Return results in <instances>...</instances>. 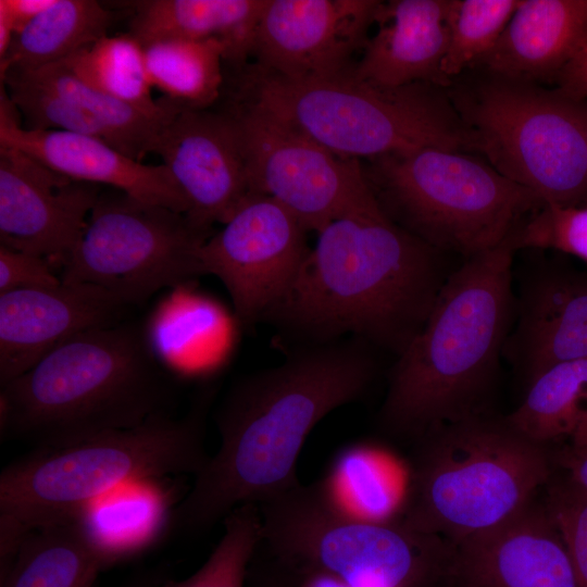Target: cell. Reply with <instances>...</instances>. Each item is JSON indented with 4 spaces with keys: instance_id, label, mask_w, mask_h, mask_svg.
Masks as SVG:
<instances>
[{
    "instance_id": "6da1fadb",
    "label": "cell",
    "mask_w": 587,
    "mask_h": 587,
    "mask_svg": "<svg viewBox=\"0 0 587 587\" xmlns=\"http://www.w3.org/2000/svg\"><path fill=\"white\" fill-rule=\"evenodd\" d=\"M367 345L312 344L234 382L214 415L218 449L174 508L171 529L205 533L237 507L299 486L297 461L314 426L363 398L377 376Z\"/></svg>"
},
{
    "instance_id": "7a4b0ae2",
    "label": "cell",
    "mask_w": 587,
    "mask_h": 587,
    "mask_svg": "<svg viewBox=\"0 0 587 587\" xmlns=\"http://www.w3.org/2000/svg\"><path fill=\"white\" fill-rule=\"evenodd\" d=\"M317 234L291 287L263 321L312 344L351 334L402 353L452 272L445 252L392 221L377 198Z\"/></svg>"
},
{
    "instance_id": "3957f363",
    "label": "cell",
    "mask_w": 587,
    "mask_h": 587,
    "mask_svg": "<svg viewBox=\"0 0 587 587\" xmlns=\"http://www.w3.org/2000/svg\"><path fill=\"white\" fill-rule=\"evenodd\" d=\"M515 252L510 234L450 273L389 373L378 412L386 436L412 444L445 424L494 413L500 358L514 317Z\"/></svg>"
},
{
    "instance_id": "277c9868",
    "label": "cell",
    "mask_w": 587,
    "mask_h": 587,
    "mask_svg": "<svg viewBox=\"0 0 587 587\" xmlns=\"http://www.w3.org/2000/svg\"><path fill=\"white\" fill-rule=\"evenodd\" d=\"M171 376L139 322L80 333L1 386L0 434L58 448L166 414Z\"/></svg>"
},
{
    "instance_id": "5b68a950",
    "label": "cell",
    "mask_w": 587,
    "mask_h": 587,
    "mask_svg": "<svg viewBox=\"0 0 587 587\" xmlns=\"http://www.w3.org/2000/svg\"><path fill=\"white\" fill-rule=\"evenodd\" d=\"M555 471L552 446L494 413L439 426L414 442L392 520L455 544L508 521Z\"/></svg>"
},
{
    "instance_id": "8992f818",
    "label": "cell",
    "mask_w": 587,
    "mask_h": 587,
    "mask_svg": "<svg viewBox=\"0 0 587 587\" xmlns=\"http://www.w3.org/2000/svg\"><path fill=\"white\" fill-rule=\"evenodd\" d=\"M211 395L183 417L168 413L139 426L58 448H37L0 474V557L12 559L35 527L77 516L124 485L199 473L210 459L204 420Z\"/></svg>"
},
{
    "instance_id": "52a82bcc",
    "label": "cell",
    "mask_w": 587,
    "mask_h": 587,
    "mask_svg": "<svg viewBox=\"0 0 587 587\" xmlns=\"http://www.w3.org/2000/svg\"><path fill=\"white\" fill-rule=\"evenodd\" d=\"M441 87H383L339 76L295 82L258 66L245 74L242 97L338 157L382 158L424 148L471 150L470 137Z\"/></svg>"
},
{
    "instance_id": "ba28073f",
    "label": "cell",
    "mask_w": 587,
    "mask_h": 587,
    "mask_svg": "<svg viewBox=\"0 0 587 587\" xmlns=\"http://www.w3.org/2000/svg\"><path fill=\"white\" fill-rule=\"evenodd\" d=\"M261 545L291 566L324 570L350 587H436L451 542L350 510L328 478L259 505Z\"/></svg>"
},
{
    "instance_id": "9c48e42d",
    "label": "cell",
    "mask_w": 587,
    "mask_h": 587,
    "mask_svg": "<svg viewBox=\"0 0 587 587\" xmlns=\"http://www.w3.org/2000/svg\"><path fill=\"white\" fill-rule=\"evenodd\" d=\"M450 99L471 150L501 175L545 204H587V100L494 75Z\"/></svg>"
},
{
    "instance_id": "30bf717a",
    "label": "cell",
    "mask_w": 587,
    "mask_h": 587,
    "mask_svg": "<svg viewBox=\"0 0 587 587\" xmlns=\"http://www.w3.org/2000/svg\"><path fill=\"white\" fill-rule=\"evenodd\" d=\"M379 159L385 202L399 225L442 251L470 259L498 246L545 203L488 162L424 148Z\"/></svg>"
},
{
    "instance_id": "8fae6325",
    "label": "cell",
    "mask_w": 587,
    "mask_h": 587,
    "mask_svg": "<svg viewBox=\"0 0 587 587\" xmlns=\"http://www.w3.org/2000/svg\"><path fill=\"white\" fill-rule=\"evenodd\" d=\"M212 234L184 213L111 189L100 192L60 278L97 286L134 308L201 276L197 253Z\"/></svg>"
},
{
    "instance_id": "7c38bea8",
    "label": "cell",
    "mask_w": 587,
    "mask_h": 587,
    "mask_svg": "<svg viewBox=\"0 0 587 587\" xmlns=\"http://www.w3.org/2000/svg\"><path fill=\"white\" fill-rule=\"evenodd\" d=\"M232 111L243 136L250 192L278 202L308 232L376 199L355 159L336 155L250 102Z\"/></svg>"
},
{
    "instance_id": "4fadbf2b",
    "label": "cell",
    "mask_w": 587,
    "mask_h": 587,
    "mask_svg": "<svg viewBox=\"0 0 587 587\" xmlns=\"http://www.w3.org/2000/svg\"><path fill=\"white\" fill-rule=\"evenodd\" d=\"M307 232L278 202L250 192L199 248L202 275L223 283L243 327L263 321L291 287L310 251Z\"/></svg>"
},
{
    "instance_id": "5bb4252c",
    "label": "cell",
    "mask_w": 587,
    "mask_h": 587,
    "mask_svg": "<svg viewBox=\"0 0 587 587\" xmlns=\"http://www.w3.org/2000/svg\"><path fill=\"white\" fill-rule=\"evenodd\" d=\"M382 4L377 0H267L253 42L255 66L295 82L349 73Z\"/></svg>"
},
{
    "instance_id": "9a60e30c",
    "label": "cell",
    "mask_w": 587,
    "mask_h": 587,
    "mask_svg": "<svg viewBox=\"0 0 587 587\" xmlns=\"http://www.w3.org/2000/svg\"><path fill=\"white\" fill-rule=\"evenodd\" d=\"M153 153L200 227L227 222L250 193L243 136L232 110L180 108L161 129Z\"/></svg>"
},
{
    "instance_id": "2e32d148",
    "label": "cell",
    "mask_w": 587,
    "mask_h": 587,
    "mask_svg": "<svg viewBox=\"0 0 587 587\" xmlns=\"http://www.w3.org/2000/svg\"><path fill=\"white\" fill-rule=\"evenodd\" d=\"M100 189L0 146V246L61 265L78 241Z\"/></svg>"
},
{
    "instance_id": "e0dca14e",
    "label": "cell",
    "mask_w": 587,
    "mask_h": 587,
    "mask_svg": "<svg viewBox=\"0 0 587 587\" xmlns=\"http://www.w3.org/2000/svg\"><path fill=\"white\" fill-rule=\"evenodd\" d=\"M447 587H579L544 500L488 530L452 544Z\"/></svg>"
},
{
    "instance_id": "ac0fdd59",
    "label": "cell",
    "mask_w": 587,
    "mask_h": 587,
    "mask_svg": "<svg viewBox=\"0 0 587 587\" xmlns=\"http://www.w3.org/2000/svg\"><path fill=\"white\" fill-rule=\"evenodd\" d=\"M502 357L526 385L554 364L587 358V273L553 260L534 265L515 295Z\"/></svg>"
},
{
    "instance_id": "d6986e66",
    "label": "cell",
    "mask_w": 587,
    "mask_h": 587,
    "mask_svg": "<svg viewBox=\"0 0 587 587\" xmlns=\"http://www.w3.org/2000/svg\"><path fill=\"white\" fill-rule=\"evenodd\" d=\"M133 307L97 286L61 284L0 295V383L21 376L72 337L123 322Z\"/></svg>"
},
{
    "instance_id": "ffe728a7",
    "label": "cell",
    "mask_w": 587,
    "mask_h": 587,
    "mask_svg": "<svg viewBox=\"0 0 587 587\" xmlns=\"http://www.w3.org/2000/svg\"><path fill=\"white\" fill-rule=\"evenodd\" d=\"M20 113L1 88L0 146L17 149L77 182L105 185L133 198L186 214L187 204L167 168L148 165L99 139L22 127Z\"/></svg>"
},
{
    "instance_id": "44dd1931",
    "label": "cell",
    "mask_w": 587,
    "mask_h": 587,
    "mask_svg": "<svg viewBox=\"0 0 587 587\" xmlns=\"http://www.w3.org/2000/svg\"><path fill=\"white\" fill-rule=\"evenodd\" d=\"M452 0H392L382 4L378 29L367 39L352 73L360 79L400 87L427 83L441 88L451 80L441 64L447 50Z\"/></svg>"
},
{
    "instance_id": "7402d4cb",
    "label": "cell",
    "mask_w": 587,
    "mask_h": 587,
    "mask_svg": "<svg viewBox=\"0 0 587 587\" xmlns=\"http://www.w3.org/2000/svg\"><path fill=\"white\" fill-rule=\"evenodd\" d=\"M586 40L587 0H521L479 65L507 79L555 83Z\"/></svg>"
},
{
    "instance_id": "603a6c76",
    "label": "cell",
    "mask_w": 587,
    "mask_h": 587,
    "mask_svg": "<svg viewBox=\"0 0 587 587\" xmlns=\"http://www.w3.org/2000/svg\"><path fill=\"white\" fill-rule=\"evenodd\" d=\"M267 0H141L126 2L129 34L142 46L179 38L216 40L225 63L239 68L252 55L259 21Z\"/></svg>"
},
{
    "instance_id": "cb8c5ba5",
    "label": "cell",
    "mask_w": 587,
    "mask_h": 587,
    "mask_svg": "<svg viewBox=\"0 0 587 587\" xmlns=\"http://www.w3.org/2000/svg\"><path fill=\"white\" fill-rule=\"evenodd\" d=\"M109 565L77 515L29 530L0 586L92 587Z\"/></svg>"
},
{
    "instance_id": "d4e9b609",
    "label": "cell",
    "mask_w": 587,
    "mask_h": 587,
    "mask_svg": "<svg viewBox=\"0 0 587 587\" xmlns=\"http://www.w3.org/2000/svg\"><path fill=\"white\" fill-rule=\"evenodd\" d=\"M161 479L134 482L95 500L78 514L109 564L133 557L170 527L172 497Z\"/></svg>"
},
{
    "instance_id": "484cf974",
    "label": "cell",
    "mask_w": 587,
    "mask_h": 587,
    "mask_svg": "<svg viewBox=\"0 0 587 587\" xmlns=\"http://www.w3.org/2000/svg\"><path fill=\"white\" fill-rule=\"evenodd\" d=\"M8 72L78 105L108 130L118 151L140 162L153 153L161 129L182 108L166 98L157 111L129 105L87 85L60 62Z\"/></svg>"
},
{
    "instance_id": "4316f807",
    "label": "cell",
    "mask_w": 587,
    "mask_h": 587,
    "mask_svg": "<svg viewBox=\"0 0 587 587\" xmlns=\"http://www.w3.org/2000/svg\"><path fill=\"white\" fill-rule=\"evenodd\" d=\"M112 13L96 0L55 2L15 35L0 74L54 64L107 36Z\"/></svg>"
},
{
    "instance_id": "83f0119b",
    "label": "cell",
    "mask_w": 587,
    "mask_h": 587,
    "mask_svg": "<svg viewBox=\"0 0 587 587\" xmlns=\"http://www.w3.org/2000/svg\"><path fill=\"white\" fill-rule=\"evenodd\" d=\"M517 430L547 446L569 439L587 422V358L554 364L528 384L519 407L505 415Z\"/></svg>"
},
{
    "instance_id": "f1b7e54d",
    "label": "cell",
    "mask_w": 587,
    "mask_h": 587,
    "mask_svg": "<svg viewBox=\"0 0 587 587\" xmlns=\"http://www.w3.org/2000/svg\"><path fill=\"white\" fill-rule=\"evenodd\" d=\"M149 80L186 109H208L221 96L226 59L216 40L170 38L142 46Z\"/></svg>"
},
{
    "instance_id": "f546056e",
    "label": "cell",
    "mask_w": 587,
    "mask_h": 587,
    "mask_svg": "<svg viewBox=\"0 0 587 587\" xmlns=\"http://www.w3.org/2000/svg\"><path fill=\"white\" fill-rule=\"evenodd\" d=\"M92 88L129 105L149 111L162 108L151 96L142 45L129 33L105 36L60 62Z\"/></svg>"
},
{
    "instance_id": "4dcf8cb0",
    "label": "cell",
    "mask_w": 587,
    "mask_h": 587,
    "mask_svg": "<svg viewBox=\"0 0 587 587\" xmlns=\"http://www.w3.org/2000/svg\"><path fill=\"white\" fill-rule=\"evenodd\" d=\"M521 0H452L441 71L448 79L492 50Z\"/></svg>"
},
{
    "instance_id": "1f68e13d",
    "label": "cell",
    "mask_w": 587,
    "mask_h": 587,
    "mask_svg": "<svg viewBox=\"0 0 587 587\" xmlns=\"http://www.w3.org/2000/svg\"><path fill=\"white\" fill-rule=\"evenodd\" d=\"M223 526L216 546L193 574L179 580L163 579L160 587H247L248 569L262 538L259 507H237Z\"/></svg>"
},
{
    "instance_id": "d6a6232c",
    "label": "cell",
    "mask_w": 587,
    "mask_h": 587,
    "mask_svg": "<svg viewBox=\"0 0 587 587\" xmlns=\"http://www.w3.org/2000/svg\"><path fill=\"white\" fill-rule=\"evenodd\" d=\"M511 238L516 251L552 249L587 262V204H545Z\"/></svg>"
},
{
    "instance_id": "836d02e7",
    "label": "cell",
    "mask_w": 587,
    "mask_h": 587,
    "mask_svg": "<svg viewBox=\"0 0 587 587\" xmlns=\"http://www.w3.org/2000/svg\"><path fill=\"white\" fill-rule=\"evenodd\" d=\"M544 503L567 549L579 587H587V491L555 470Z\"/></svg>"
},
{
    "instance_id": "e575fe53",
    "label": "cell",
    "mask_w": 587,
    "mask_h": 587,
    "mask_svg": "<svg viewBox=\"0 0 587 587\" xmlns=\"http://www.w3.org/2000/svg\"><path fill=\"white\" fill-rule=\"evenodd\" d=\"M364 449L365 447H352L351 450L342 453L355 467L354 471L338 459L335 469L355 475V486L340 491L349 492L348 498L355 502V507L361 511V516L376 521L392 520L397 513L401 495L397 494L392 480L380 461L372 452Z\"/></svg>"
},
{
    "instance_id": "d590c367",
    "label": "cell",
    "mask_w": 587,
    "mask_h": 587,
    "mask_svg": "<svg viewBox=\"0 0 587 587\" xmlns=\"http://www.w3.org/2000/svg\"><path fill=\"white\" fill-rule=\"evenodd\" d=\"M51 265L46 258L0 246V295L60 286L61 278Z\"/></svg>"
},
{
    "instance_id": "8d00e7d4",
    "label": "cell",
    "mask_w": 587,
    "mask_h": 587,
    "mask_svg": "<svg viewBox=\"0 0 587 587\" xmlns=\"http://www.w3.org/2000/svg\"><path fill=\"white\" fill-rule=\"evenodd\" d=\"M557 470L587 491V422L569 439L552 446Z\"/></svg>"
},
{
    "instance_id": "74e56055",
    "label": "cell",
    "mask_w": 587,
    "mask_h": 587,
    "mask_svg": "<svg viewBox=\"0 0 587 587\" xmlns=\"http://www.w3.org/2000/svg\"><path fill=\"white\" fill-rule=\"evenodd\" d=\"M247 587H296L289 569L259 545L248 569Z\"/></svg>"
},
{
    "instance_id": "f35d334b",
    "label": "cell",
    "mask_w": 587,
    "mask_h": 587,
    "mask_svg": "<svg viewBox=\"0 0 587 587\" xmlns=\"http://www.w3.org/2000/svg\"><path fill=\"white\" fill-rule=\"evenodd\" d=\"M557 89L578 101L587 100V40L555 79Z\"/></svg>"
},
{
    "instance_id": "ab89813d",
    "label": "cell",
    "mask_w": 587,
    "mask_h": 587,
    "mask_svg": "<svg viewBox=\"0 0 587 587\" xmlns=\"http://www.w3.org/2000/svg\"><path fill=\"white\" fill-rule=\"evenodd\" d=\"M54 2L55 0H0V17L10 24L15 36Z\"/></svg>"
},
{
    "instance_id": "60d3db41",
    "label": "cell",
    "mask_w": 587,
    "mask_h": 587,
    "mask_svg": "<svg viewBox=\"0 0 587 587\" xmlns=\"http://www.w3.org/2000/svg\"><path fill=\"white\" fill-rule=\"evenodd\" d=\"M285 565L291 572L296 587H350L345 580L324 570Z\"/></svg>"
},
{
    "instance_id": "b9f144b4",
    "label": "cell",
    "mask_w": 587,
    "mask_h": 587,
    "mask_svg": "<svg viewBox=\"0 0 587 587\" xmlns=\"http://www.w3.org/2000/svg\"><path fill=\"white\" fill-rule=\"evenodd\" d=\"M163 578L160 573H149L136 578L125 587H160Z\"/></svg>"
},
{
    "instance_id": "7bdbcfd3",
    "label": "cell",
    "mask_w": 587,
    "mask_h": 587,
    "mask_svg": "<svg viewBox=\"0 0 587 587\" xmlns=\"http://www.w3.org/2000/svg\"><path fill=\"white\" fill-rule=\"evenodd\" d=\"M436 587H447L445 579L442 578V580Z\"/></svg>"
}]
</instances>
